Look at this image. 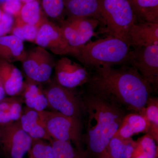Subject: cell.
<instances>
[{"label": "cell", "instance_id": "1", "mask_svg": "<svg viewBox=\"0 0 158 158\" xmlns=\"http://www.w3.org/2000/svg\"><path fill=\"white\" fill-rule=\"evenodd\" d=\"M90 71L88 92L144 116L154 90L136 69L123 65L118 69L102 66Z\"/></svg>", "mask_w": 158, "mask_h": 158}, {"label": "cell", "instance_id": "2", "mask_svg": "<svg viewBox=\"0 0 158 158\" xmlns=\"http://www.w3.org/2000/svg\"><path fill=\"white\" fill-rule=\"evenodd\" d=\"M82 100L84 114L87 115L83 140L89 156L96 158L106 152L127 114L126 110L90 92H87Z\"/></svg>", "mask_w": 158, "mask_h": 158}, {"label": "cell", "instance_id": "3", "mask_svg": "<svg viewBox=\"0 0 158 158\" xmlns=\"http://www.w3.org/2000/svg\"><path fill=\"white\" fill-rule=\"evenodd\" d=\"M131 50V47L127 43L108 36L77 48L71 56L91 70L102 66L127 65Z\"/></svg>", "mask_w": 158, "mask_h": 158}, {"label": "cell", "instance_id": "4", "mask_svg": "<svg viewBox=\"0 0 158 158\" xmlns=\"http://www.w3.org/2000/svg\"><path fill=\"white\" fill-rule=\"evenodd\" d=\"M100 1V23L104 25V31L109 36L118 38L127 44L130 29L138 21L129 2L127 0Z\"/></svg>", "mask_w": 158, "mask_h": 158}, {"label": "cell", "instance_id": "5", "mask_svg": "<svg viewBox=\"0 0 158 158\" xmlns=\"http://www.w3.org/2000/svg\"><path fill=\"white\" fill-rule=\"evenodd\" d=\"M38 112L52 139L69 141L77 147L83 148L81 120L65 116L57 111L44 110Z\"/></svg>", "mask_w": 158, "mask_h": 158}, {"label": "cell", "instance_id": "6", "mask_svg": "<svg viewBox=\"0 0 158 158\" xmlns=\"http://www.w3.org/2000/svg\"><path fill=\"white\" fill-rule=\"evenodd\" d=\"M48 106L55 111L65 116L81 120L84 114L82 98H80L73 92L55 81L44 90Z\"/></svg>", "mask_w": 158, "mask_h": 158}, {"label": "cell", "instance_id": "7", "mask_svg": "<svg viewBox=\"0 0 158 158\" xmlns=\"http://www.w3.org/2000/svg\"><path fill=\"white\" fill-rule=\"evenodd\" d=\"M1 145L8 158H23L32 145L33 138L22 127L19 120L0 126Z\"/></svg>", "mask_w": 158, "mask_h": 158}, {"label": "cell", "instance_id": "8", "mask_svg": "<svg viewBox=\"0 0 158 158\" xmlns=\"http://www.w3.org/2000/svg\"><path fill=\"white\" fill-rule=\"evenodd\" d=\"M100 23L98 20L92 18L67 17L60 27L64 39L73 52L75 49L90 41Z\"/></svg>", "mask_w": 158, "mask_h": 158}, {"label": "cell", "instance_id": "9", "mask_svg": "<svg viewBox=\"0 0 158 158\" xmlns=\"http://www.w3.org/2000/svg\"><path fill=\"white\" fill-rule=\"evenodd\" d=\"M127 65L138 71L154 90L158 85V45L134 48L131 49Z\"/></svg>", "mask_w": 158, "mask_h": 158}, {"label": "cell", "instance_id": "10", "mask_svg": "<svg viewBox=\"0 0 158 158\" xmlns=\"http://www.w3.org/2000/svg\"><path fill=\"white\" fill-rule=\"evenodd\" d=\"M22 62L23 69L27 77L39 83L50 80L56 63L49 52L39 46L27 53Z\"/></svg>", "mask_w": 158, "mask_h": 158}, {"label": "cell", "instance_id": "11", "mask_svg": "<svg viewBox=\"0 0 158 158\" xmlns=\"http://www.w3.org/2000/svg\"><path fill=\"white\" fill-rule=\"evenodd\" d=\"M54 69L56 82L65 88L74 89L89 82L90 73L88 69L67 57L56 62Z\"/></svg>", "mask_w": 158, "mask_h": 158}, {"label": "cell", "instance_id": "12", "mask_svg": "<svg viewBox=\"0 0 158 158\" xmlns=\"http://www.w3.org/2000/svg\"><path fill=\"white\" fill-rule=\"evenodd\" d=\"M35 41L38 46L56 55L70 56L73 52L64 39L60 26L46 20L39 26Z\"/></svg>", "mask_w": 158, "mask_h": 158}, {"label": "cell", "instance_id": "13", "mask_svg": "<svg viewBox=\"0 0 158 158\" xmlns=\"http://www.w3.org/2000/svg\"><path fill=\"white\" fill-rule=\"evenodd\" d=\"M127 44L133 48L158 45V23L137 22L130 29Z\"/></svg>", "mask_w": 158, "mask_h": 158}, {"label": "cell", "instance_id": "14", "mask_svg": "<svg viewBox=\"0 0 158 158\" xmlns=\"http://www.w3.org/2000/svg\"><path fill=\"white\" fill-rule=\"evenodd\" d=\"M0 82L6 94L11 97L20 93L24 84L20 70L11 62L6 60L0 62Z\"/></svg>", "mask_w": 158, "mask_h": 158}, {"label": "cell", "instance_id": "15", "mask_svg": "<svg viewBox=\"0 0 158 158\" xmlns=\"http://www.w3.org/2000/svg\"><path fill=\"white\" fill-rule=\"evenodd\" d=\"M64 5L66 18H92L100 22V0H64Z\"/></svg>", "mask_w": 158, "mask_h": 158}, {"label": "cell", "instance_id": "16", "mask_svg": "<svg viewBox=\"0 0 158 158\" xmlns=\"http://www.w3.org/2000/svg\"><path fill=\"white\" fill-rule=\"evenodd\" d=\"M23 130L33 139L51 141L49 136L37 111L27 107L19 119Z\"/></svg>", "mask_w": 158, "mask_h": 158}, {"label": "cell", "instance_id": "17", "mask_svg": "<svg viewBox=\"0 0 158 158\" xmlns=\"http://www.w3.org/2000/svg\"><path fill=\"white\" fill-rule=\"evenodd\" d=\"M149 125L145 116L137 113H127L115 137L125 139L139 133L147 134Z\"/></svg>", "mask_w": 158, "mask_h": 158}, {"label": "cell", "instance_id": "18", "mask_svg": "<svg viewBox=\"0 0 158 158\" xmlns=\"http://www.w3.org/2000/svg\"><path fill=\"white\" fill-rule=\"evenodd\" d=\"M27 52L21 40L13 35L0 37V56L9 62L21 61Z\"/></svg>", "mask_w": 158, "mask_h": 158}, {"label": "cell", "instance_id": "19", "mask_svg": "<svg viewBox=\"0 0 158 158\" xmlns=\"http://www.w3.org/2000/svg\"><path fill=\"white\" fill-rule=\"evenodd\" d=\"M40 83L29 79L24 84V98L27 107L40 112L45 110L48 106V101Z\"/></svg>", "mask_w": 158, "mask_h": 158}, {"label": "cell", "instance_id": "20", "mask_svg": "<svg viewBox=\"0 0 158 158\" xmlns=\"http://www.w3.org/2000/svg\"><path fill=\"white\" fill-rule=\"evenodd\" d=\"M138 21L158 23V0H127Z\"/></svg>", "mask_w": 158, "mask_h": 158}, {"label": "cell", "instance_id": "21", "mask_svg": "<svg viewBox=\"0 0 158 158\" xmlns=\"http://www.w3.org/2000/svg\"><path fill=\"white\" fill-rule=\"evenodd\" d=\"M137 144V141L132 138L122 139L114 136L106 151L111 158H131Z\"/></svg>", "mask_w": 158, "mask_h": 158}, {"label": "cell", "instance_id": "22", "mask_svg": "<svg viewBox=\"0 0 158 158\" xmlns=\"http://www.w3.org/2000/svg\"><path fill=\"white\" fill-rule=\"evenodd\" d=\"M11 97L0 101V126L19 120L22 114V105L18 98Z\"/></svg>", "mask_w": 158, "mask_h": 158}, {"label": "cell", "instance_id": "23", "mask_svg": "<svg viewBox=\"0 0 158 158\" xmlns=\"http://www.w3.org/2000/svg\"><path fill=\"white\" fill-rule=\"evenodd\" d=\"M39 1L23 4L18 16L19 22L27 24L39 26L46 19Z\"/></svg>", "mask_w": 158, "mask_h": 158}, {"label": "cell", "instance_id": "24", "mask_svg": "<svg viewBox=\"0 0 158 158\" xmlns=\"http://www.w3.org/2000/svg\"><path fill=\"white\" fill-rule=\"evenodd\" d=\"M50 142L53 150L55 158H90L86 150L76 147L71 142L53 139Z\"/></svg>", "mask_w": 158, "mask_h": 158}, {"label": "cell", "instance_id": "25", "mask_svg": "<svg viewBox=\"0 0 158 158\" xmlns=\"http://www.w3.org/2000/svg\"><path fill=\"white\" fill-rule=\"evenodd\" d=\"M137 142V146L131 158H157V145L149 134H145Z\"/></svg>", "mask_w": 158, "mask_h": 158}, {"label": "cell", "instance_id": "26", "mask_svg": "<svg viewBox=\"0 0 158 158\" xmlns=\"http://www.w3.org/2000/svg\"><path fill=\"white\" fill-rule=\"evenodd\" d=\"M149 125V130L147 134L158 142V98L151 97L145 106L144 115Z\"/></svg>", "mask_w": 158, "mask_h": 158}, {"label": "cell", "instance_id": "27", "mask_svg": "<svg viewBox=\"0 0 158 158\" xmlns=\"http://www.w3.org/2000/svg\"><path fill=\"white\" fill-rule=\"evenodd\" d=\"M41 7L44 14L61 23L65 19L64 0H41Z\"/></svg>", "mask_w": 158, "mask_h": 158}, {"label": "cell", "instance_id": "28", "mask_svg": "<svg viewBox=\"0 0 158 158\" xmlns=\"http://www.w3.org/2000/svg\"><path fill=\"white\" fill-rule=\"evenodd\" d=\"M27 154L28 158H55L50 142L43 139H33Z\"/></svg>", "mask_w": 158, "mask_h": 158}, {"label": "cell", "instance_id": "29", "mask_svg": "<svg viewBox=\"0 0 158 158\" xmlns=\"http://www.w3.org/2000/svg\"><path fill=\"white\" fill-rule=\"evenodd\" d=\"M38 28L39 27L37 26L23 23L13 28L12 35L18 37L23 41H35L38 33Z\"/></svg>", "mask_w": 158, "mask_h": 158}, {"label": "cell", "instance_id": "30", "mask_svg": "<svg viewBox=\"0 0 158 158\" xmlns=\"http://www.w3.org/2000/svg\"><path fill=\"white\" fill-rule=\"evenodd\" d=\"M14 23L13 15L2 11L0 20V37L6 36L11 31Z\"/></svg>", "mask_w": 158, "mask_h": 158}, {"label": "cell", "instance_id": "31", "mask_svg": "<svg viewBox=\"0 0 158 158\" xmlns=\"http://www.w3.org/2000/svg\"><path fill=\"white\" fill-rule=\"evenodd\" d=\"M22 4L20 0H5L2 4L3 11L17 16L21 9Z\"/></svg>", "mask_w": 158, "mask_h": 158}, {"label": "cell", "instance_id": "32", "mask_svg": "<svg viewBox=\"0 0 158 158\" xmlns=\"http://www.w3.org/2000/svg\"><path fill=\"white\" fill-rule=\"evenodd\" d=\"M6 94L5 89L0 82V101L5 98Z\"/></svg>", "mask_w": 158, "mask_h": 158}, {"label": "cell", "instance_id": "33", "mask_svg": "<svg viewBox=\"0 0 158 158\" xmlns=\"http://www.w3.org/2000/svg\"><path fill=\"white\" fill-rule=\"evenodd\" d=\"M96 158H111L110 157V156L108 155L107 152H106V151L104 153L102 154L101 155L99 156L98 157Z\"/></svg>", "mask_w": 158, "mask_h": 158}, {"label": "cell", "instance_id": "34", "mask_svg": "<svg viewBox=\"0 0 158 158\" xmlns=\"http://www.w3.org/2000/svg\"><path fill=\"white\" fill-rule=\"evenodd\" d=\"M37 1V0H20L21 2L22 3H23V4H25V3L30 2H34V1ZM39 1V0H38Z\"/></svg>", "mask_w": 158, "mask_h": 158}, {"label": "cell", "instance_id": "35", "mask_svg": "<svg viewBox=\"0 0 158 158\" xmlns=\"http://www.w3.org/2000/svg\"><path fill=\"white\" fill-rule=\"evenodd\" d=\"M2 11L1 8H0V20L1 19V18H2Z\"/></svg>", "mask_w": 158, "mask_h": 158}, {"label": "cell", "instance_id": "36", "mask_svg": "<svg viewBox=\"0 0 158 158\" xmlns=\"http://www.w3.org/2000/svg\"><path fill=\"white\" fill-rule=\"evenodd\" d=\"M5 0H0V2L2 3V4H3V3L5 2Z\"/></svg>", "mask_w": 158, "mask_h": 158}, {"label": "cell", "instance_id": "37", "mask_svg": "<svg viewBox=\"0 0 158 158\" xmlns=\"http://www.w3.org/2000/svg\"><path fill=\"white\" fill-rule=\"evenodd\" d=\"M0 145H1V138H0Z\"/></svg>", "mask_w": 158, "mask_h": 158}]
</instances>
